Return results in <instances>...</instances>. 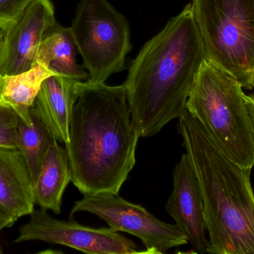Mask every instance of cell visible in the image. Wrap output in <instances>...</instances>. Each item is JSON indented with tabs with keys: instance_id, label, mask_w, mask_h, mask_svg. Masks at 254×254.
<instances>
[{
	"instance_id": "obj_16",
	"label": "cell",
	"mask_w": 254,
	"mask_h": 254,
	"mask_svg": "<svg viewBox=\"0 0 254 254\" xmlns=\"http://www.w3.org/2000/svg\"><path fill=\"white\" fill-rule=\"evenodd\" d=\"M32 123L27 125L20 119L16 132V149L23 155L33 182L40 174L45 158L56 139L38 115L31 110Z\"/></svg>"
},
{
	"instance_id": "obj_6",
	"label": "cell",
	"mask_w": 254,
	"mask_h": 254,
	"mask_svg": "<svg viewBox=\"0 0 254 254\" xmlns=\"http://www.w3.org/2000/svg\"><path fill=\"white\" fill-rule=\"evenodd\" d=\"M92 84L105 83L126 69L131 50L126 18L107 0H80L70 27Z\"/></svg>"
},
{
	"instance_id": "obj_22",
	"label": "cell",
	"mask_w": 254,
	"mask_h": 254,
	"mask_svg": "<svg viewBox=\"0 0 254 254\" xmlns=\"http://www.w3.org/2000/svg\"><path fill=\"white\" fill-rule=\"evenodd\" d=\"M4 30L0 27V61L2 53L3 43H4Z\"/></svg>"
},
{
	"instance_id": "obj_21",
	"label": "cell",
	"mask_w": 254,
	"mask_h": 254,
	"mask_svg": "<svg viewBox=\"0 0 254 254\" xmlns=\"http://www.w3.org/2000/svg\"><path fill=\"white\" fill-rule=\"evenodd\" d=\"M245 88H246V89H254V70L251 73Z\"/></svg>"
},
{
	"instance_id": "obj_1",
	"label": "cell",
	"mask_w": 254,
	"mask_h": 254,
	"mask_svg": "<svg viewBox=\"0 0 254 254\" xmlns=\"http://www.w3.org/2000/svg\"><path fill=\"white\" fill-rule=\"evenodd\" d=\"M206 58L189 3L145 43L130 65L124 86L140 137L155 135L188 112L190 93Z\"/></svg>"
},
{
	"instance_id": "obj_14",
	"label": "cell",
	"mask_w": 254,
	"mask_h": 254,
	"mask_svg": "<svg viewBox=\"0 0 254 254\" xmlns=\"http://www.w3.org/2000/svg\"><path fill=\"white\" fill-rule=\"evenodd\" d=\"M77 51L71 28H65L57 23L46 34L39 47L37 64L52 75L86 82L89 80V73L77 64Z\"/></svg>"
},
{
	"instance_id": "obj_4",
	"label": "cell",
	"mask_w": 254,
	"mask_h": 254,
	"mask_svg": "<svg viewBox=\"0 0 254 254\" xmlns=\"http://www.w3.org/2000/svg\"><path fill=\"white\" fill-rule=\"evenodd\" d=\"M187 110L221 150L245 168L254 167V134L248 95L237 78L210 60L201 64Z\"/></svg>"
},
{
	"instance_id": "obj_7",
	"label": "cell",
	"mask_w": 254,
	"mask_h": 254,
	"mask_svg": "<svg viewBox=\"0 0 254 254\" xmlns=\"http://www.w3.org/2000/svg\"><path fill=\"white\" fill-rule=\"evenodd\" d=\"M79 212L95 215L113 231L140 239L147 254H165L189 243L176 225L159 220L141 206L128 202L119 194L102 192L85 195L74 203L71 216Z\"/></svg>"
},
{
	"instance_id": "obj_5",
	"label": "cell",
	"mask_w": 254,
	"mask_h": 254,
	"mask_svg": "<svg viewBox=\"0 0 254 254\" xmlns=\"http://www.w3.org/2000/svg\"><path fill=\"white\" fill-rule=\"evenodd\" d=\"M207 59L243 88L254 70V0H192Z\"/></svg>"
},
{
	"instance_id": "obj_8",
	"label": "cell",
	"mask_w": 254,
	"mask_h": 254,
	"mask_svg": "<svg viewBox=\"0 0 254 254\" xmlns=\"http://www.w3.org/2000/svg\"><path fill=\"white\" fill-rule=\"evenodd\" d=\"M30 216L29 222L19 228L15 243L42 241L88 254H146L139 251L134 242L110 228H88L73 219L58 220L43 209H34Z\"/></svg>"
},
{
	"instance_id": "obj_23",
	"label": "cell",
	"mask_w": 254,
	"mask_h": 254,
	"mask_svg": "<svg viewBox=\"0 0 254 254\" xmlns=\"http://www.w3.org/2000/svg\"><path fill=\"white\" fill-rule=\"evenodd\" d=\"M249 96H250L251 99H252L254 102V94L252 95H249Z\"/></svg>"
},
{
	"instance_id": "obj_9",
	"label": "cell",
	"mask_w": 254,
	"mask_h": 254,
	"mask_svg": "<svg viewBox=\"0 0 254 254\" xmlns=\"http://www.w3.org/2000/svg\"><path fill=\"white\" fill-rule=\"evenodd\" d=\"M50 0H32L4 31L0 75H16L35 67L39 47L56 25Z\"/></svg>"
},
{
	"instance_id": "obj_10",
	"label": "cell",
	"mask_w": 254,
	"mask_h": 254,
	"mask_svg": "<svg viewBox=\"0 0 254 254\" xmlns=\"http://www.w3.org/2000/svg\"><path fill=\"white\" fill-rule=\"evenodd\" d=\"M173 189L166 210L186 236L195 252L207 254L208 239L201 189L188 154L182 155L173 172Z\"/></svg>"
},
{
	"instance_id": "obj_2",
	"label": "cell",
	"mask_w": 254,
	"mask_h": 254,
	"mask_svg": "<svg viewBox=\"0 0 254 254\" xmlns=\"http://www.w3.org/2000/svg\"><path fill=\"white\" fill-rule=\"evenodd\" d=\"M65 151L71 182L83 195L119 194L135 165L138 133L124 85L79 82Z\"/></svg>"
},
{
	"instance_id": "obj_20",
	"label": "cell",
	"mask_w": 254,
	"mask_h": 254,
	"mask_svg": "<svg viewBox=\"0 0 254 254\" xmlns=\"http://www.w3.org/2000/svg\"><path fill=\"white\" fill-rule=\"evenodd\" d=\"M248 103H249V112H250L251 120H252V128H253L254 134V102L251 99L249 95H248Z\"/></svg>"
},
{
	"instance_id": "obj_12",
	"label": "cell",
	"mask_w": 254,
	"mask_h": 254,
	"mask_svg": "<svg viewBox=\"0 0 254 254\" xmlns=\"http://www.w3.org/2000/svg\"><path fill=\"white\" fill-rule=\"evenodd\" d=\"M0 204L17 219L34 210V182L16 148L0 147Z\"/></svg>"
},
{
	"instance_id": "obj_19",
	"label": "cell",
	"mask_w": 254,
	"mask_h": 254,
	"mask_svg": "<svg viewBox=\"0 0 254 254\" xmlns=\"http://www.w3.org/2000/svg\"><path fill=\"white\" fill-rule=\"evenodd\" d=\"M16 220L17 219L13 215L0 204V231L13 226Z\"/></svg>"
},
{
	"instance_id": "obj_11",
	"label": "cell",
	"mask_w": 254,
	"mask_h": 254,
	"mask_svg": "<svg viewBox=\"0 0 254 254\" xmlns=\"http://www.w3.org/2000/svg\"><path fill=\"white\" fill-rule=\"evenodd\" d=\"M78 82L71 78L52 75L43 81L34 102V111L55 139L64 144L68 140Z\"/></svg>"
},
{
	"instance_id": "obj_18",
	"label": "cell",
	"mask_w": 254,
	"mask_h": 254,
	"mask_svg": "<svg viewBox=\"0 0 254 254\" xmlns=\"http://www.w3.org/2000/svg\"><path fill=\"white\" fill-rule=\"evenodd\" d=\"M32 0H0V27L5 31Z\"/></svg>"
},
{
	"instance_id": "obj_24",
	"label": "cell",
	"mask_w": 254,
	"mask_h": 254,
	"mask_svg": "<svg viewBox=\"0 0 254 254\" xmlns=\"http://www.w3.org/2000/svg\"><path fill=\"white\" fill-rule=\"evenodd\" d=\"M3 254L2 250H1V245H0V254Z\"/></svg>"
},
{
	"instance_id": "obj_17",
	"label": "cell",
	"mask_w": 254,
	"mask_h": 254,
	"mask_svg": "<svg viewBox=\"0 0 254 254\" xmlns=\"http://www.w3.org/2000/svg\"><path fill=\"white\" fill-rule=\"evenodd\" d=\"M20 119L12 107L0 100V147L16 148V132Z\"/></svg>"
},
{
	"instance_id": "obj_3",
	"label": "cell",
	"mask_w": 254,
	"mask_h": 254,
	"mask_svg": "<svg viewBox=\"0 0 254 254\" xmlns=\"http://www.w3.org/2000/svg\"><path fill=\"white\" fill-rule=\"evenodd\" d=\"M179 130L202 195L207 254H254L252 169L224 153L188 112L179 118Z\"/></svg>"
},
{
	"instance_id": "obj_15",
	"label": "cell",
	"mask_w": 254,
	"mask_h": 254,
	"mask_svg": "<svg viewBox=\"0 0 254 254\" xmlns=\"http://www.w3.org/2000/svg\"><path fill=\"white\" fill-rule=\"evenodd\" d=\"M52 75L38 64L25 73L0 75V100L12 107L25 124L31 125V110L42 83Z\"/></svg>"
},
{
	"instance_id": "obj_13",
	"label": "cell",
	"mask_w": 254,
	"mask_h": 254,
	"mask_svg": "<svg viewBox=\"0 0 254 254\" xmlns=\"http://www.w3.org/2000/svg\"><path fill=\"white\" fill-rule=\"evenodd\" d=\"M71 181L66 151L56 140L51 146L34 184L36 204L46 211L61 214L63 196Z\"/></svg>"
}]
</instances>
